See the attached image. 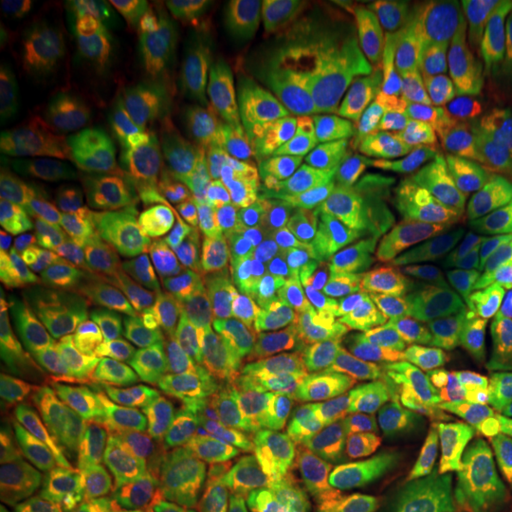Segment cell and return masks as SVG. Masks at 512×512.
Masks as SVG:
<instances>
[{"label": "cell", "instance_id": "obj_1", "mask_svg": "<svg viewBox=\"0 0 512 512\" xmlns=\"http://www.w3.org/2000/svg\"><path fill=\"white\" fill-rule=\"evenodd\" d=\"M0 377L10 387L34 392L105 389L178 401L169 347L95 290L76 294L48 316L5 330Z\"/></svg>", "mask_w": 512, "mask_h": 512}, {"label": "cell", "instance_id": "obj_2", "mask_svg": "<svg viewBox=\"0 0 512 512\" xmlns=\"http://www.w3.org/2000/svg\"><path fill=\"white\" fill-rule=\"evenodd\" d=\"M178 403L211 430L311 441L294 413L290 370L252 320H211L169 344Z\"/></svg>", "mask_w": 512, "mask_h": 512}, {"label": "cell", "instance_id": "obj_3", "mask_svg": "<svg viewBox=\"0 0 512 512\" xmlns=\"http://www.w3.org/2000/svg\"><path fill=\"white\" fill-rule=\"evenodd\" d=\"M162 133L155 81L117 57H98L81 64L57 98V169L81 188H119L138 174Z\"/></svg>", "mask_w": 512, "mask_h": 512}, {"label": "cell", "instance_id": "obj_4", "mask_svg": "<svg viewBox=\"0 0 512 512\" xmlns=\"http://www.w3.org/2000/svg\"><path fill=\"white\" fill-rule=\"evenodd\" d=\"M392 337L377 332L373 354L339 373H306L299 418L342 486L396 470L408 427V394Z\"/></svg>", "mask_w": 512, "mask_h": 512}, {"label": "cell", "instance_id": "obj_5", "mask_svg": "<svg viewBox=\"0 0 512 512\" xmlns=\"http://www.w3.org/2000/svg\"><path fill=\"white\" fill-rule=\"evenodd\" d=\"M399 64L389 79L351 86L349 121L363 176L392 197L418 178L434 143L444 102V76L411 29L396 34Z\"/></svg>", "mask_w": 512, "mask_h": 512}, {"label": "cell", "instance_id": "obj_6", "mask_svg": "<svg viewBox=\"0 0 512 512\" xmlns=\"http://www.w3.org/2000/svg\"><path fill=\"white\" fill-rule=\"evenodd\" d=\"M399 356L422 432L458 458L491 418L512 373L467 351L420 294L406 306Z\"/></svg>", "mask_w": 512, "mask_h": 512}, {"label": "cell", "instance_id": "obj_7", "mask_svg": "<svg viewBox=\"0 0 512 512\" xmlns=\"http://www.w3.org/2000/svg\"><path fill=\"white\" fill-rule=\"evenodd\" d=\"M306 247L328 297L358 328L370 309L408 285L418 259L411 221L389 207L325 216L311 226Z\"/></svg>", "mask_w": 512, "mask_h": 512}, {"label": "cell", "instance_id": "obj_8", "mask_svg": "<svg viewBox=\"0 0 512 512\" xmlns=\"http://www.w3.org/2000/svg\"><path fill=\"white\" fill-rule=\"evenodd\" d=\"M221 512H337L347 501L330 460L292 437L204 439Z\"/></svg>", "mask_w": 512, "mask_h": 512}, {"label": "cell", "instance_id": "obj_9", "mask_svg": "<svg viewBox=\"0 0 512 512\" xmlns=\"http://www.w3.org/2000/svg\"><path fill=\"white\" fill-rule=\"evenodd\" d=\"M114 304L143 330L200 325L226 299L228 280L207 249L171 233H147L114 273Z\"/></svg>", "mask_w": 512, "mask_h": 512}, {"label": "cell", "instance_id": "obj_10", "mask_svg": "<svg viewBox=\"0 0 512 512\" xmlns=\"http://www.w3.org/2000/svg\"><path fill=\"white\" fill-rule=\"evenodd\" d=\"M453 209L467 238L512 266V86L489 83L472 102L456 157Z\"/></svg>", "mask_w": 512, "mask_h": 512}, {"label": "cell", "instance_id": "obj_11", "mask_svg": "<svg viewBox=\"0 0 512 512\" xmlns=\"http://www.w3.org/2000/svg\"><path fill=\"white\" fill-rule=\"evenodd\" d=\"M29 418L43 434L124 453L145 456L185 451L195 444L190 425L174 408L131 396H81L29 403Z\"/></svg>", "mask_w": 512, "mask_h": 512}, {"label": "cell", "instance_id": "obj_12", "mask_svg": "<svg viewBox=\"0 0 512 512\" xmlns=\"http://www.w3.org/2000/svg\"><path fill=\"white\" fill-rule=\"evenodd\" d=\"M192 114L204 143L219 150L245 178L271 169L280 143V100L261 67L252 79L221 93L192 88Z\"/></svg>", "mask_w": 512, "mask_h": 512}, {"label": "cell", "instance_id": "obj_13", "mask_svg": "<svg viewBox=\"0 0 512 512\" xmlns=\"http://www.w3.org/2000/svg\"><path fill=\"white\" fill-rule=\"evenodd\" d=\"M102 479L100 472L69 460L17 422L0 434V491L3 498L43 512H69Z\"/></svg>", "mask_w": 512, "mask_h": 512}, {"label": "cell", "instance_id": "obj_14", "mask_svg": "<svg viewBox=\"0 0 512 512\" xmlns=\"http://www.w3.org/2000/svg\"><path fill=\"white\" fill-rule=\"evenodd\" d=\"M46 275V221L36 185L15 162L0 169V290L17 302Z\"/></svg>", "mask_w": 512, "mask_h": 512}, {"label": "cell", "instance_id": "obj_15", "mask_svg": "<svg viewBox=\"0 0 512 512\" xmlns=\"http://www.w3.org/2000/svg\"><path fill=\"white\" fill-rule=\"evenodd\" d=\"M273 302L280 328L285 330L287 339L294 344L304 363L309 361L320 339L358 330V325L351 323L325 292L313 271L306 240L294 242V249L275 283Z\"/></svg>", "mask_w": 512, "mask_h": 512}, {"label": "cell", "instance_id": "obj_16", "mask_svg": "<svg viewBox=\"0 0 512 512\" xmlns=\"http://www.w3.org/2000/svg\"><path fill=\"white\" fill-rule=\"evenodd\" d=\"M396 472L422 508H456L470 501L479 489L470 467L451 453H444L427 439L418 422H408L396 451Z\"/></svg>", "mask_w": 512, "mask_h": 512}, {"label": "cell", "instance_id": "obj_17", "mask_svg": "<svg viewBox=\"0 0 512 512\" xmlns=\"http://www.w3.org/2000/svg\"><path fill=\"white\" fill-rule=\"evenodd\" d=\"M415 15L437 46L486 57L512 31V0H425Z\"/></svg>", "mask_w": 512, "mask_h": 512}, {"label": "cell", "instance_id": "obj_18", "mask_svg": "<svg viewBox=\"0 0 512 512\" xmlns=\"http://www.w3.org/2000/svg\"><path fill=\"white\" fill-rule=\"evenodd\" d=\"M169 15L190 46L223 38L256 55L275 50L280 41V24L275 22V12L261 3L188 0V3H171Z\"/></svg>", "mask_w": 512, "mask_h": 512}, {"label": "cell", "instance_id": "obj_19", "mask_svg": "<svg viewBox=\"0 0 512 512\" xmlns=\"http://www.w3.org/2000/svg\"><path fill=\"white\" fill-rule=\"evenodd\" d=\"M463 309L494 366L512 373V266L486 261L463 275Z\"/></svg>", "mask_w": 512, "mask_h": 512}, {"label": "cell", "instance_id": "obj_20", "mask_svg": "<svg viewBox=\"0 0 512 512\" xmlns=\"http://www.w3.org/2000/svg\"><path fill=\"white\" fill-rule=\"evenodd\" d=\"M275 10L332 67L347 62L354 41L373 22L370 5L363 0H278Z\"/></svg>", "mask_w": 512, "mask_h": 512}, {"label": "cell", "instance_id": "obj_21", "mask_svg": "<svg viewBox=\"0 0 512 512\" xmlns=\"http://www.w3.org/2000/svg\"><path fill=\"white\" fill-rule=\"evenodd\" d=\"M458 460L470 467L489 501L512 505V380L482 432L458 453Z\"/></svg>", "mask_w": 512, "mask_h": 512}, {"label": "cell", "instance_id": "obj_22", "mask_svg": "<svg viewBox=\"0 0 512 512\" xmlns=\"http://www.w3.org/2000/svg\"><path fill=\"white\" fill-rule=\"evenodd\" d=\"M138 508L140 512H209L207 477L190 463H152L140 477Z\"/></svg>", "mask_w": 512, "mask_h": 512}, {"label": "cell", "instance_id": "obj_23", "mask_svg": "<svg viewBox=\"0 0 512 512\" xmlns=\"http://www.w3.org/2000/svg\"><path fill=\"white\" fill-rule=\"evenodd\" d=\"M259 69L261 64L256 55L233 41L211 38V41L190 46L188 76L190 88L195 91H230V88H238L252 79Z\"/></svg>", "mask_w": 512, "mask_h": 512}, {"label": "cell", "instance_id": "obj_24", "mask_svg": "<svg viewBox=\"0 0 512 512\" xmlns=\"http://www.w3.org/2000/svg\"><path fill=\"white\" fill-rule=\"evenodd\" d=\"M81 17L74 0H12L3 3V24L29 46H55L72 34Z\"/></svg>", "mask_w": 512, "mask_h": 512}, {"label": "cell", "instance_id": "obj_25", "mask_svg": "<svg viewBox=\"0 0 512 512\" xmlns=\"http://www.w3.org/2000/svg\"><path fill=\"white\" fill-rule=\"evenodd\" d=\"M396 64H399V43L389 36L382 22L373 19L351 46L344 72L349 86H363V83L389 79L396 72Z\"/></svg>", "mask_w": 512, "mask_h": 512}, {"label": "cell", "instance_id": "obj_26", "mask_svg": "<svg viewBox=\"0 0 512 512\" xmlns=\"http://www.w3.org/2000/svg\"><path fill=\"white\" fill-rule=\"evenodd\" d=\"M375 344L377 332H368L363 328L320 339L311 358L304 363L306 373H339V370L356 366L363 358L373 354Z\"/></svg>", "mask_w": 512, "mask_h": 512}, {"label": "cell", "instance_id": "obj_27", "mask_svg": "<svg viewBox=\"0 0 512 512\" xmlns=\"http://www.w3.org/2000/svg\"><path fill=\"white\" fill-rule=\"evenodd\" d=\"M69 512H136L128 508L126 503H121L117 496H114L112 486L105 482V477L100 479L93 489H88L79 501L74 503V508Z\"/></svg>", "mask_w": 512, "mask_h": 512}, {"label": "cell", "instance_id": "obj_28", "mask_svg": "<svg viewBox=\"0 0 512 512\" xmlns=\"http://www.w3.org/2000/svg\"><path fill=\"white\" fill-rule=\"evenodd\" d=\"M446 512H491V510H489V501H486V496L482 491V494H477L475 498H470V501L460 503V505H456V508H451Z\"/></svg>", "mask_w": 512, "mask_h": 512}, {"label": "cell", "instance_id": "obj_29", "mask_svg": "<svg viewBox=\"0 0 512 512\" xmlns=\"http://www.w3.org/2000/svg\"><path fill=\"white\" fill-rule=\"evenodd\" d=\"M0 512H43V510L29 508V505L12 501V498H3V501H0Z\"/></svg>", "mask_w": 512, "mask_h": 512}, {"label": "cell", "instance_id": "obj_30", "mask_svg": "<svg viewBox=\"0 0 512 512\" xmlns=\"http://www.w3.org/2000/svg\"><path fill=\"white\" fill-rule=\"evenodd\" d=\"M486 501H489V498H486ZM489 510L491 512H512V505H503V503L489 501Z\"/></svg>", "mask_w": 512, "mask_h": 512}, {"label": "cell", "instance_id": "obj_31", "mask_svg": "<svg viewBox=\"0 0 512 512\" xmlns=\"http://www.w3.org/2000/svg\"><path fill=\"white\" fill-rule=\"evenodd\" d=\"M399 512H411V510H399Z\"/></svg>", "mask_w": 512, "mask_h": 512}]
</instances>
